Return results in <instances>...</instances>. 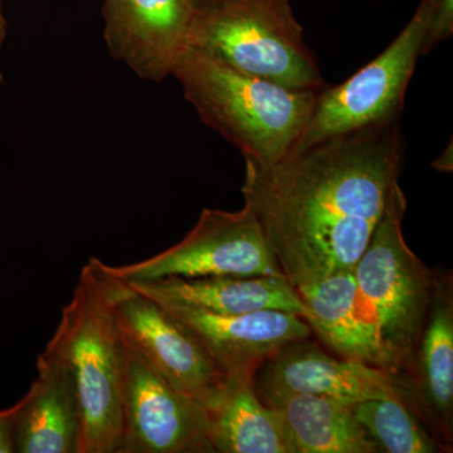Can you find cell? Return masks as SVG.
I'll use <instances>...</instances> for the list:
<instances>
[{"label":"cell","mask_w":453,"mask_h":453,"mask_svg":"<svg viewBox=\"0 0 453 453\" xmlns=\"http://www.w3.org/2000/svg\"><path fill=\"white\" fill-rule=\"evenodd\" d=\"M173 76L202 121L240 149L244 162L259 168L290 157L321 92L241 73L193 47Z\"/></svg>","instance_id":"obj_2"},{"label":"cell","mask_w":453,"mask_h":453,"mask_svg":"<svg viewBox=\"0 0 453 453\" xmlns=\"http://www.w3.org/2000/svg\"><path fill=\"white\" fill-rule=\"evenodd\" d=\"M0 453H16L13 407L0 411Z\"/></svg>","instance_id":"obj_21"},{"label":"cell","mask_w":453,"mask_h":453,"mask_svg":"<svg viewBox=\"0 0 453 453\" xmlns=\"http://www.w3.org/2000/svg\"><path fill=\"white\" fill-rule=\"evenodd\" d=\"M434 3L422 0L388 49L347 81L319 94L314 111L290 157L324 140L399 119L405 92L422 56V42Z\"/></svg>","instance_id":"obj_6"},{"label":"cell","mask_w":453,"mask_h":453,"mask_svg":"<svg viewBox=\"0 0 453 453\" xmlns=\"http://www.w3.org/2000/svg\"><path fill=\"white\" fill-rule=\"evenodd\" d=\"M160 305L201 345L226 377L255 375L259 365L283 345L312 335L309 324L294 312L264 310L219 315L188 306Z\"/></svg>","instance_id":"obj_13"},{"label":"cell","mask_w":453,"mask_h":453,"mask_svg":"<svg viewBox=\"0 0 453 453\" xmlns=\"http://www.w3.org/2000/svg\"><path fill=\"white\" fill-rule=\"evenodd\" d=\"M110 276L113 316L122 342L173 388L204 408L222 386L226 375L168 310L140 294L129 283Z\"/></svg>","instance_id":"obj_9"},{"label":"cell","mask_w":453,"mask_h":453,"mask_svg":"<svg viewBox=\"0 0 453 453\" xmlns=\"http://www.w3.org/2000/svg\"><path fill=\"white\" fill-rule=\"evenodd\" d=\"M196 0H105L107 49L142 79L173 76L190 46Z\"/></svg>","instance_id":"obj_12"},{"label":"cell","mask_w":453,"mask_h":453,"mask_svg":"<svg viewBox=\"0 0 453 453\" xmlns=\"http://www.w3.org/2000/svg\"><path fill=\"white\" fill-rule=\"evenodd\" d=\"M46 350L70 366L81 404L80 453H119L121 445V338L113 316L112 279L89 258L62 309Z\"/></svg>","instance_id":"obj_3"},{"label":"cell","mask_w":453,"mask_h":453,"mask_svg":"<svg viewBox=\"0 0 453 453\" xmlns=\"http://www.w3.org/2000/svg\"><path fill=\"white\" fill-rule=\"evenodd\" d=\"M405 211L407 198L396 183L371 242L354 268L357 297L374 334L380 369L389 375L403 371L416 353L438 273L405 242Z\"/></svg>","instance_id":"obj_4"},{"label":"cell","mask_w":453,"mask_h":453,"mask_svg":"<svg viewBox=\"0 0 453 453\" xmlns=\"http://www.w3.org/2000/svg\"><path fill=\"white\" fill-rule=\"evenodd\" d=\"M125 282L157 303L213 314L243 315L264 310L308 314L299 292L283 276H172L153 281Z\"/></svg>","instance_id":"obj_15"},{"label":"cell","mask_w":453,"mask_h":453,"mask_svg":"<svg viewBox=\"0 0 453 453\" xmlns=\"http://www.w3.org/2000/svg\"><path fill=\"white\" fill-rule=\"evenodd\" d=\"M5 38V28H0V50H2L3 42H4ZM3 81V74L2 70H0V83Z\"/></svg>","instance_id":"obj_23"},{"label":"cell","mask_w":453,"mask_h":453,"mask_svg":"<svg viewBox=\"0 0 453 453\" xmlns=\"http://www.w3.org/2000/svg\"><path fill=\"white\" fill-rule=\"evenodd\" d=\"M211 2V0H196V4H202V3Z\"/></svg>","instance_id":"obj_25"},{"label":"cell","mask_w":453,"mask_h":453,"mask_svg":"<svg viewBox=\"0 0 453 453\" xmlns=\"http://www.w3.org/2000/svg\"><path fill=\"white\" fill-rule=\"evenodd\" d=\"M396 398L447 449L453 442V279L438 270L418 347L403 371L389 375ZM452 451V449H451Z\"/></svg>","instance_id":"obj_11"},{"label":"cell","mask_w":453,"mask_h":453,"mask_svg":"<svg viewBox=\"0 0 453 453\" xmlns=\"http://www.w3.org/2000/svg\"><path fill=\"white\" fill-rule=\"evenodd\" d=\"M353 407L330 396H292L279 408L291 453H381Z\"/></svg>","instance_id":"obj_18"},{"label":"cell","mask_w":453,"mask_h":453,"mask_svg":"<svg viewBox=\"0 0 453 453\" xmlns=\"http://www.w3.org/2000/svg\"><path fill=\"white\" fill-rule=\"evenodd\" d=\"M452 33L453 0H434L422 42V56L428 55L438 44L449 40Z\"/></svg>","instance_id":"obj_20"},{"label":"cell","mask_w":453,"mask_h":453,"mask_svg":"<svg viewBox=\"0 0 453 453\" xmlns=\"http://www.w3.org/2000/svg\"><path fill=\"white\" fill-rule=\"evenodd\" d=\"M308 308L301 316L336 357L380 369L374 334L360 306L354 270L296 288Z\"/></svg>","instance_id":"obj_17"},{"label":"cell","mask_w":453,"mask_h":453,"mask_svg":"<svg viewBox=\"0 0 453 453\" xmlns=\"http://www.w3.org/2000/svg\"><path fill=\"white\" fill-rule=\"evenodd\" d=\"M262 404L279 410L294 395H325L349 404L396 398L388 372L330 356L318 342L295 340L268 357L253 377Z\"/></svg>","instance_id":"obj_10"},{"label":"cell","mask_w":453,"mask_h":453,"mask_svg":"<svg viewBox=\"0 0 453 453\" xmlns=\"http://www.w3.org/2000/svg\"><path fill=\"white\" fill-rule=\"evenodd\" d=\"M354 416L366 434L388 453L451 452L432 436L398 398L369 399L354 404Z\"/></svg>","instance_id":"obj_19"},{"label":"cell","mask_w":453,"mask_h":453,"mask_svg":"<svg viewBox=\"0 0 453 453\" xmlns=\"http://www.w3.org/2000/svg\"><path fill=\"white\" fill-rule=\"evenodd\" d=\"M253 377H226L203 408L211 446L220 453H291L281 412L261 403Z\"/></svg>","instance_id":"obj_16"},{"label":"cell","mask_w":453,"mask_h":453,"mask_svg":"<svg viewBox=\"0 0 453 453\" xmlns=\"http://www.w3.org/2000/svg\"><path fill=\"white\" fill-rule=\"evenodd\" d=\"M7 22H5L4 14H3L2 2H0V28H5Z\"/></svg>","instance_id":"obj_24"},{"label":"cell","mask_w":453,"mask_h":453,"mask_svg":"<svg viewBox=\"0 0 453 453\" xmlns=\"http://www.w3.org/2000/svg\"><path fill=\"white\" fill-rule=\"evenodd\" d=\"M122 281H153L163 277L283 276L264 229L253 211H202L201 217L177 244L153 257L125 266H109Z\"/></svg>","instance_id":"obj_7"},{"label":"cell","mask_w":453,"mask_h":453,"mask_svg":"<svg viewBox=\"0 0 453 453\" xmlns=\"http://www.w3.org/2000/svg\"><path fill=\"white\" fill-rule=\"evenodd\" d=\"M189 47L285 88H327L290 0H211L196 4Z\"/></svg>","instance_id":"obj_5"},{"label":"cell","mask_w":453,"mask_h":453,"mask_svg":"<svg viewBox=\"0 0 453 453\" xmlns=\"http://www.w3.org/2000/svg\"><path fill=\"white\" fill-rule=\"evenodd\" d=\"M119 453H214L204 410L121 340Z\"/></svg>","instance_id":"obj_8"},{"label":"cell","mask_w":453,"mask_h":453,"mask_svg":"<svg viewBox=\"0 0 453 453\" xmlns=\"http://www.w3.org/2000/svg\"><path fill=\"white\" fill-rule=\"evenodd\" d=\"M452 145L449 144V148L446 149L445 153L441 155L436 162L432 163V166L438 172L451 173L452 172Z\"/></svg>","instance_id":"obj_22"},{"label":"cell","mask_w":453,"mask_h":453,"mask_svg":"<svg viewBox=\"0 0 453 453\" xmlns=\"http://www.w3.org/2000/svg\"><path fill=\"white\" fill-rule=\"evenodd\" d=\"M399 119L324 140L270 168L246 162L244 205L295 288L356 268L404 159Z\"/></svg>","instance_id":"obj_1"},{"label":"cell","mask_w":453,"mask_h":453,"mask_svg":"<svg viewBox=\"0 0 453 453\" xmlns=\"http://www.w3.org/2000/svg\"><path fill=\"white\" fill-rule=\"evenodd\" d=\"M37 380L13 405L16 453H80L81 404L70 366L44 349Z\"/></svg>","instance_id":"obj_14"}]
</instances>
